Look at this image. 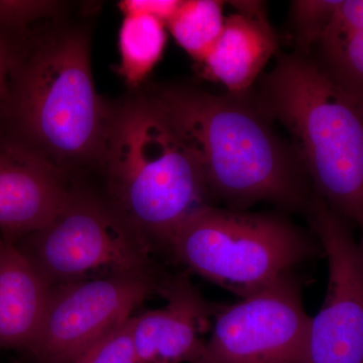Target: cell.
<instances>
[{
    "label": "cell",
    "mask_w": 363,
    "mask_h": 363,
    "mask_svg": "<svg viewBox=\"0 0 363 363\" xmlns=\"http://www.w3.org/2000/svg\"><path fill=\"white\" fill-rule=\"evenodd\" d=\"M9 40L0 145L32 155L64 178L76 169H101L114 104L95 88L87 30L35 26Z\"/></svg>",
    "instance_id": "6da1fadb"
},
{
    "label": "cell",
    "mask_w": 363,
    "mask_h": 363,
    "mask_svg": "<svg viewBox=\"0 0 363 363\" xmlns=\"http://www.w3.org/2000/svg\"><path fill=\"white\" fill-rule=\"evenodd\" d=\"M150 93L195 150L210 199L241 211L262 201L307 211L314 192L300 160L245 95L188 87Z\"/></svg>",
    "instance_id": "7a4b0ae2"
},
{
    "label": "cell",
    "mask_w": 363,
    "mask_h": 363,
    "mask_svg": "<svg viewBox=\"0 0 363 363\" xmlns=\"http://www.w3.org/2000/svg\"><path fill=\"white\" fill-rule=\"evenodd\" d=\"M101 169L107 201L147 248L169 247L183 222L210 205L195 150L150 92L114 104Z\"/></svg>",
    "instance_id": "3957f363"
},
{
    "label": "cell",
    "mask_w": 363,
    "mask_h": 363,
    "mask_svg": "<svg viewBox=\"0 0 363 363\" xmlns=\"http://www.w3.org/2000/svg\"><path fill=\"white\" fill-rule=\"evenodd\" d=\"M291 133L294 150L317 193L363 225V99L304 52L279 56L253 101Z\"/></svg>",
    "instance_id": "277c9868"
},
{
    "label": "cell",
    "mask_w": 363,
    "mask_h": 363,
    "mask_svg": "<svg viewBox=\"0 0 363 363\" xmlns=\"http://www.w3.org/2000/svg\"><path fill=\"white\" fill-rule=\"evenodd\" d=\"M316 247L283 217L206 205L183 222L169 248L191 272L245 298L291 272Z\"/></svg>",
    "instance_id": "5b68a950"
},
{
    "label": "cell",
    "mask_w": 363,
    "mask_h": 363,
    "mask_svg": "<svg viewBox=\"0 0 363 363\" xmlns=\"http://www.w3.org/2000/svg\"><path fill=\"white\" fill-rule=\"evenodd\" d=\"M14 245L51 286L102 267L152 274L149 248L107 200L85 191L72 190L54 220Z\"/></svg>",
    "instance_id": "8992f818"
},
{
    "label": "cell",
    "mask_w": 363,
    "mask_h": 363,
    "mask_svg": "<svg viewBox=\"0 0 363 363\" xmlns=\"http://www.w3.org/2000/svg\"><path fill=\"white\" fill-rule=\"evenodd\" d=\"M306 212L328 259V286L301 363H363V243L316 192Z\"/></svg>",
    "instance_id": "52a82bcc"
},
{
    "label": "cell",
    "mask_w": 363,
    "mask_h": 363,
    "mask_svg": "<svg viewBox=\"0 0 363 363\" xmlns=\"http://www.w3.org/2000/svg\"><path fill=\"white\" fill-rule=\"evenodd\" d=\"M310 323L288 272L240 302L219 307L196 363H301Z\"/></svg>",
    "instance_id": "ba28073f"
},
{
    "label": "cell",
    "mask_w": 363,
    "mask_h": 363,
    "mask_svg": "<svg viewBox=\"0 0 363 363\" xmlns=\"http://www.w3.org/2000/svg\"><path fill=\"white\" fill-rule=\"evenodd\" d=\"M164 286L152 274L112 272L52 286L37 343L38 363H69L131 317L147 296Z\"/></svg>",
    "instance_id": "9c48e42d"
},
{
    "label": "cell",
    "mask_w": 363,
    "mask_h": 363,
    "mask_svg": "<svg viewBox=\"0 0 363 363\" xmlns=\"http://www.w3.org/2000/svg\"><path fill=\"white\" fill-rule=\"evenodd\" d=\"M167 305L131 318V336L140 363H196L205 342L201 335L219 307L200 295L185 276L167 281Z\"/></svg>",
    "instance_id": "30bf717a"
},
{
    "label": "cell",
    "mask_w": 363,
    "mask_h": 363,
    "mask_svg": "<svg viewBox=\"0 0 363 363\" xmlns=\"http://www.w3.org/2000/svg\"><path fill=\"white\" fill-rule=\"evenodd\" d=\"M72 193L44 162L0 145V238L16 245L54 220Z\"/></svg>",
    "instance_id": "8fae6325"
},
{
    "label": "cell",
    "mask_w": 363,
    "mask_h": 363,
    "mask_svg": "<svg viewBox=\"0 0 363 363\" xmlns=\"http://www.w3.org/2000/svg\"><path fill=\"white\" fill-rule=\"evenodd\" d=\"M234 6L238 11L225 18L218 40L198 66L203 78L243 96L278 51L279 42L262 4L240 1Z\"/></svg>",
    "instance_id": "7c38bea8"
},
{
    "label": "cell",
    "mask_w": 363,
    "mask_h": 363,
    "mask_svg": "<svg viewBox=\"0 0 363 363\" xmlns=\"http://www.w3.org/2000/svg\"><path fill=\"white\" fill-rule=\"evenodd\" d=\"M51 289L16 245L0 238V351L32 352Z\"/></svg>",
    "instance_id": "4fadbf2b"
},
{
    "label": "cell",
    "mask_w": 363,
    "mask_h": 363,
    "mask_svg": "<svg viewBox=\"0 0 363 363\" xmlns=\"http://www.w3.org/2000/svg\"><path fill=\"white\" fill-rule=\"evenodd\" d=\"M166 23L145 13L124 14L119 30L118 70L126 85L136 89L150 75L164 54Z\"/></svg>",
    "instance_id": "5bb4252c"
},
{
    "label": "cell",
    "mask_w": 363,
    "mask_h": 363,
    "mask_svg": "<svg viewBox=\"0 0 363 363\" xmlns=\"http://www.w3.org/2000/svg\"><path fill=\"white\" fill-rule=\"evenodd\" d=\"M224 2L217 0L180 1L167 28L182 49L199 65L223 30Z\"/></svg>",
    "instance_id": "9a60e30c"
},
{
    "label": "cell",
    "mask_w": 363,
    "mask_h": 363,
    "mask_svg": "<svg viewBox=\"0 0 363 363\" xmlns=\"http://www.w3.org/2000/svg\"><path fill=\"white\" fill-rule=\"evenodd\" d=\"M321 50L324 68L339 84L363 99V30Z\"/></svg>",
    "instance_id": "2e32d148"
},
{
    "label": "cell",
    "mask_w": 363,
    "mask_h": 363,
    "mask_svg": "<svg viewBox=\"0 0 363 363\" xmlns=\"http://www.w3.org/2000/svg\"><path fill=\"white\" fill-rule=\"evenodd\" d=\"M54 1L0 0V38L13 40L25 35L38 21L52 20L59 13Z\"/></svg>",
    "instance_id": "e0dca14e"
},
{
    "label": "cell",
    "mask_w": 363,
    "mask_h": 363,
    "mask_svg": "<svg viewBox=\"0 0 363 363\" xmlns=\"http://www.w3.org/2000/svg\"><path fill=\"white\" fill-rule=\"evenodd\" d=\"M337 4L338 0H297L292 2L294 28L303 52L318 44Z\"/></svg>",
    "instance_id": "ac0fdd59"
},
{
    "label": "cell",
    "mask_w": 363,
    "mask_h": 363,
    "mask_svg": "<svg viewBox=\"0 0 363 363\" xmlns=\"http://www.w3.org/2000/svg\"><path fill=\"white\" fill-rule=\"evenodd\" d=\"M131 316L69 363H140L131 336Z\"/></svg>",
    "instance_id": "d6986e66"
},
{
    "label": "cell",
    "mask_w": 363,
    "mask_h": 363,
    "mask_svg": "<svg viewBox=\"0 0 363 363\" xmlns=\"http://www.w3.org/2000/svg\"><path fill=\"white\" fill-rule=\"evenodd\" d=\"M363 30V0H339L317 45L321 49Z\"/></svg>",
    "instance_id": "ffe728a7"
},
{
    "label": "cell",
    "mask_w": 363,
    "mask_h": 363,
    "mask_svg": "<svg viewBox=\"0 0 363 363\" xmlns=\"http://www.w3.org/2000/svg\"><path fill=\"white\" fill-rule=\"evenodd\" d=\"M179 4L180 0H124L119 7L123 14H149L167 23L176 13Z\"/></svg>",
    "instance_id": "44dd1931"
},
{
    "label": "cell",
    "mask_w": 363,
    "mask_h": 363,
    "mask_svg": "<svg viewBox=\"0 0 363 363\" xmlns=\"http://www.w3.org/2000/svg\"><path fill=\"white\" fill-rule=\"evenodd\" d=\"M11 65V48L9 40L0 38V104L6 96Z\"/></svg>",
    "instance_id": "7402d4cb"
},
{
    "label": "cell",
    "mask_w": 363,
    "mask_h": 363,
    "mask_svg": "<svg viewBox=\"0 0 363 363\" xmlns=\"http://www.w3.org/2000/svg\"><path fill=\"white\" fill-rule=\"evenodd\" d=\"M360 228H362V240H360V241H362V242L363 243V225L362 227H360Z\"/></svg>",
    "instance_id": "603a6c76"
}]
</instances>
